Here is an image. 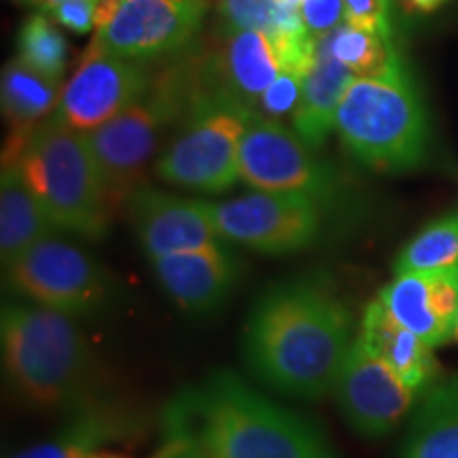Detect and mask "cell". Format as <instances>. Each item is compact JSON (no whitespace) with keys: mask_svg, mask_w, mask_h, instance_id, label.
I'll return each instance as SVG.
<instances>
[{"mask_svg":"<svg viewBox=\"0 0 458 458\" xmlns=\"http://www.w3.org/2000/svg\"><path fill=\"white\" fill-rule=\"evenodd\" d=\"M376 300L428 346H444L454 337L458 323V266L439 272L401 274Z\"/></svg>","mask_w":458,"mask_h":458,"instance_id":"e0dca14e","label":"cell"},{"mask_svg":"<svg viewBox=\"0 0 458 458\" xmlns=\"http://www.w3.org/2000/svg\"><path fill=\"white\" fill-rule=\"evenodd\" d=\"M344 21L359 30L391 38L386 0H344Z\"/></svg>","mask_w":458,"mask_h":458,"instance_id":"f1b7e54d","label":"cell"},{"mask_svg":"<svg viewBox=\"0 0 458 458\" xmlns=\"http://www.w3.org/2000/svg\"><path fill=\"white\" fill-rule=\"evenodd\" d=\"M47 13L55 24L74 34H88L96 30V15H98V3L96 0H66V3L55 4Z\"/></svg>","mask_w":458,"mask_h":458,"instance_id":"f546056e","label":"cell"},{"mask_svg":"<svg viewBox=\"0 0 458 458\" xmlns=\"http://www.w3.org/2000/svg\"><path fill=\"white\" fill-rule=\"evenodd\" d=\"M335 130L348 153L371 170H411L425 159L427 114L405 71L354 79L337 106Z\"/></svg>","mask_w":458,"mask_h":458,"instance_id":"5b68a950","label":"cell"},{"mask_svg":"<svg viewBox=\"0 0 458 458\" xmlns=\"http://www.w3.org/2000/svg\"><path fill=\"white\" fill-rule=\"evenodd\" d=\"M148 89L151 79L142 62L114 55L94 38L62 89L55 113L71 128L91 131L139 102Z\"/></svg>","mask_w":458,"mask_h":458,"instance_id":"7c38bea8","label":"cell"},{"mask_svg":"<svg viewBox=\"0 0 458 458\" xmlns=\"http://www.w3.org/2000/svg\"><path fill=\"white\" fill-rule=\"evenodd\" d=\"M255 108L221 89H193L185 122L156 162L170 185L223 193L240 181V142Z\"/></svg>","mask_w":458,"mask_h":458,"instance_id":"8992f818","label":"cell"},{"mask_svg":"<svg viewBox=\"0 0 458 458\" xmlns=\"http://www.w3.org/2000/svg\"><path fill=\"white\" fill-rule=\"evenodd\" d=\"M280 0H219L225 30H261L274 34Z\"/></svg>","mask_w":458,"mask_h":458,"instance_id":"4316f807","label":"cell"},{"mask_svg":"<svg viewBox=\"0 0 458 458\" xmlns=\"http://www.w3.org/2000/svg\"><path fill=\"white\" fill-rule=\"evenodd\" d=\"M210 213L225 242L263 255H291L317 242L325 208L297 193L255 191L210 204Z\"/></svg>","mask_w":458,"mask_h":458,"instance_id":"8fae6325","label":"cell"},{"mask_svg":"<svg viewBox=\"0 0 458 458\" xmlns=\"http://www.w3.org/2000/svg\"><path fill=\"white\" fill-rule=\"evenodd\" d=\"M458 266V215L435 221L401 250L394 261V276L418 272H439Z\"/></svg>","mask_w":458,"mask_h":458,"instance_id":"d4e9b609","label":"cell"},{"mask_svg":"<svg viewBox=\"0 0 458 458\" xmlns=\"http://www.w3.org/2000/svg\"><path fill=\"white\" fill-rule=\"evenodd\" d=\"M13 3L24 4V7H37L38 11H41L45 7V3H47V0H13Z\"/></svg>","mask_w":458,"mask_h":458,"instance_id":"e575fe53","label":"cell"},{"mask_svg":"<svg viewBox=\"0 0 458 458\" xmlns=\"http://www.w3.org/2000/svg\"><path fill=\"white\" fill-rule=\"evenodd\" d=\"M60 3H66V0H47L41 11H49L51 7H55V4H60ZM96 3H100V0H96Z\"/></svg>","mask_w":458,"mask_h":458,"instance_id":"d590c367","label":"cell"},{"mask_svg":"<svg viewBox=\"0 0 458 458\" xmlns=\"http://www.w3.org/2000/svg\"><path fill=\"white\" fill-rule=\"evenodd\" d=\"M334 393L352 431L368 439L393 433L418 394L359 334L344 359Z\"/></svg>","mask_w":458,"mask_h":458,"instance_id":"4fadbf2b","label":"cell"},{"mask_svg":"<svg viewBox=\"0 0 458 458\" xmlns=\"http://www.w3.org/2000/svg\"><path fill=\"white\" fill-rule=\"evenodd\" d=\"M405 9L418 11V13H433L435 9H439L445 0H401Z\"/></svg>","mask_w":458,"mask_h":458,"instance_id":"d6a6232c","label":"cell"},{"mask_svg":"<svg viewBox=\"0 0 458 458\" xmlns=\"http://www.w3.org/2000/svg\"><path fill=\"white\" fill-rule=\"evenodd\" d=\"M156 458H210L206 456L204 452H199L196 448H189V445H168L164 444L162 450Z\"/></svg>","mask_w":458,"mask_h":458,"instance_id":"1f68e13d","label":"cell"},{"mask_svg":"<svg viewBox=\"0 0 458 458\" xmlns=\"http://www.w3.org/2000/svg\"><path fill=\"white\" fill-rule=\"evenodd\" d=\"M403 458H458V377L431 385L405 435Z\"/></svg>","mask_w":458,"mask_h":458,"instance_id":"603a6c76","label":"cell"},{"mask_svg":"<svg viewBox=\"0 0 458 458\" xmlns=\"http://www.w3.org/2000/svg\"><path fill=\"white\" fill-rule=\"evenodd\" d=\"M81 458H131L128 454H122V452H111V450H98L91 452V454H85Z\"/></svg>","mask_w":458,"mask_h":458,"instance_id":"836d02e7","label":"cell"},{"mask_svg":"<svg viewBox=\"0 0 458 458\" xmlns=\"http://www.w3.org/2000/svg\"><path fill=\"white\" fill-rule=\"evenodd\" d=\"M148 425L145 410L117 394L98 391L74 408L66 410L62 427L13 458H81L108 445L130 442Z\"/></svg>","mask_w":458,"mask_h":458,"instance_id":"9a60e30c","label":"cell"},{"mask_svg":"<svg viewBox=\"0 0 458 458\" xmlns=\"http://www.w3.org/2000/svg\"><path fill=\"white\" fill-rule=\"evenodd\" d=\"M191 94L193 89L185 91L174 79L157 83L111 122L85 131L113 210L145 187L147 164L156 156L162 131L176 114L185 113Z\"/></svg>","mask_w":458,"mask_h":458,"instance_id":"52a82bcc","label":"cell"},{"mask_svg":"<svg viewBox=\"0 0 458 458\" xmlns=\"http://www.w3.org/2000/svg\"><path fill=\"white\" fill-rule=\"evenodd\" d=\"M159 425L164 444L189 445L210 458H337L314 422L229 369L181 388Z\"/></svg>","mask_w":458,"mask_h":458,"instance_id":"7a4b0ae2","label":"cell"},{"mask_svg":"<svg viewBox=\"0 0 458 458\" xmlns=\"http://www.w3.org/2000/svg\"><path fill=\"white\" fill-rule=\"evenodd\" d=\"M354 79L357 77L340 64L317 37V60L303 81L300 105L293 113V128L308 148L314 151L329 139L344 91Z\"/></svg>","mask_w":458,"mask_h":458,"instance_id":"44dd1931","label":"cell"},{"mask_svg":"<svg viewBox=\"0 0 458 458\" xmlns=\"http://www.w3.org/2000/svg\"><path fill=\"white\" fill-rule=\"evenodd\" d=\"M60 83L28 68L17 57L4 64L0 79V105L11 134L4 145L3 162H13L20 157L34 130L57 111L64 89Z\"/></svg>","mask_w":458,"mask_h":458,"instance_id":"ac0fdd59","label":"cell"},{"mask_svg":"<svg viewBox=\"0 0 458 458\" xmlns=\"http://www.w3.org/2000/svg\"><path fill=\"white\" fill-rule=\"evenodd\" d=\"M454 340L458 342V323H456V329H454Z\"/></svg>","mask_w":458,"mask_h":458,"instance_id":"8d00e7d4","label":"cell"},{"mask_svg":"<svg viewBox=\"0 0 458 458\" xmlns=\"http://www.w3.org/2000/svg\"><path fill=\"white\" fill-rule=\"evenodd\" d=\"M13 162L57 229L88 240L106 236L114 210L85 131L54 113L34 130Z\"/></svg>","mask_w":458,"mask_h":458,"instance_id":"277c9868","label":"cell"},{"mask_svg":"<svg viewBox=\"0 0 458 458\" xmlns=\"http://www.w3.org/2000/svg\"><path fill=\"white\" fill-rule=\"evenodd\" d=\"M151 266L165 295L198 317L219 310L242 276V261L227 242L156 257Z\"/></svg>","mask_w":458,"mask_h":458,"instance_id":"2e32d148","label":"cell"},{"mask_svg":"<svg viewBox=\"0 0 458 458\" xmlns=\"http://www.w3.org/2000/svg\"><path fill=\"white\" fill-rule=\"evenodd\" d=\"M3 365L21 399L43 410H71L96 394V354L77 318L37 306L4 303Z\"/></svg>","mask_w":458,"mask_h":458,"instance_id":"3957f363","label":"cell"},{"mask_svg":"<svg viewBox=\"0 0 458 458\" xmlns=\"http://www.w3.org/2000/svg\"><path fill=\"white\" fill-rule=\"evenodd\" d=\"M359 337L394 369L411 391L425 393L437 376V360L433 348L414 331L393 318V314L374 300L365 308Z\"/></svg>","mask_w":458,"mask_h":458,"instance_id":"ffe728a7","label":"cell"},{"mask_svg":"<svg viewBox=\"0 0 458 458\" xmlns=\"http://www.w3.org/2000/svg\"><path fill=\"white\" fill-rule=\"evenodd\" d=\"M57 232L43 206L26 185L17 162L3 164L0 172V255L7 267L30 246Z\"/></svg>","mask_w":458,"mask_h":458,"instance_id":"7402d4cb","label":"cell"},{"mask_svg":"<svg viewBox=\"0 0 458 458\" xmlns=\"http://www.w3.org/2000/svg\"><path fill=\"white\" fill-rule=\"evenodd\" d=\"M136 238L148 259L223 244L208 202L140 187L128 202Z\"/></svg>","mask_w":458,"mask_h":458,"instance_id":"5bb4252c","label":"cell"},{"mask_svg":"<svg viewBox=\"0 0 458 458\" xmlns=\"http://www.w3.org/2000/svg\"><path fill=\"white\" fill-rule=\"evenodd\" d=\"M17 60L45 77L62 81L68 60V43L43 11L32 13L21 24L17 37Z\"/></svg>","mask_w":458,"mask_h":458,"instance_id":"484cf974","label":"cell"},{"mask_svg":"<svg viewBox=\"0 0 458 458\" xmlns=\"http://www.w3.org/2000/svg\"><path fill=\"white\" fill-rule=\"evenodd\" d=\"M308 74L300 71H291V68H283L274 83L266 89V94L261 96L259 106L266 117L278 119L284 114L295 113L297 105H300L303 81H306Z\"/></svg>","mask_w":458,"mask_h":458,"instance_id":"83f0119b","label":"cell"},{"mask_svg":"<svg viewBox=\"0 0 458 458\" xmlns=\"http://www.w3.org/2000/svg\"><path fill=\"white\" fill-rule=\"evenodd\" d=\"M206 7L208 0H100L94 38L125 60H157L196 37Z\"/></svg>","mask_w":458,"mask_h":458,"instance_id":"30bf717a","label":"cell"},{"mask_svg":"<svg viewBox=\"0 0 458 458\" xmlns=\"http://www.w3.org/2000/svg\"><path fill=\"white\" fill-rule=\"evenodd\" d=\"M4 272L17 295L66 317H94L111 303L108 272L66 240H41L11 261Z\"/></svg>","mask_w":458,"mask_h":458,"instance_id":"ba28073f","label":"cell"},{"mask_svg":"<svg viewBox=\"0 0 458 458\" xmlns=\"http://www.w3.org/2000/svg\"><path fill=\"white\" fill-rule=\"evenodd\" d=\"M301 15L308 30L320 37L342 24L344 0H301Z\"/></svg>","mask_w":458,"mask_h":458,"instance_id":"4dcf8cb0","label":"cell"},{"mask_svg":"<svg viewBox=\"0 0 458 458\" xmlns=\"http://www.w3.org/2000/svg\"><path fill=\"white\" fill-rule=\"evenodd\" d=\"M240 179L255 191L297 193L329 208L337 199L334 172L278 119L253 113L240 142Z\"/></svg>","mask_w":458,"mask_h":458,"instance_id":"9c48e42d","label":"cell"},{"mask_svg":"<svg viewBox=\"0 0 458 458\" xmlns=\"http://www.w3.org/2000/svg\"><path fill=\"white\" fill-rule=\"evenodd\" d=\"M223 37L225 45L215 66L219 89L255 108L283 71L276 43L261 30H223Z\"/></svg>","mask_w":458,"mask_h":458,"instance_id":"d6986e66","label":"cell"},{"mask_svg":"<svg viewBox=\"0 0 458 458\" xmlns=\"http://www.w3.org/2000/svg\"><path fill=\"white\" fill-rule=\"evenodd\" d=\"M352 329V314L327 278H289L253 303L242 357L250 374L274 393L320 399L334 393L357 337Z\"/></svg>","mask_w":458,"mask_h":458,"instance_id":"6da1fadb","label":"cell"},{"mask_svg":"<svg viewBox=\"0 0 458 458\" xmlns=\"http://www.w3.org/2000/svg\"><path fill=\"white\" fill-rule=\"evenodd\" d=\"M320 41L357 79H385L403 72L391 38L380 34L359 30L344 21L331 32L320 34Z\"/></svg>","mask_w":458,"mask_h":458,"instance_id":"cb8c5ba5","label":"cell"}]
</instances>
